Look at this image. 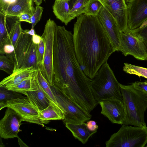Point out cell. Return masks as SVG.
I'll return each instance as SVG.
<instances>
[{
  "label": "cell",
  "instance_id": "d6a6232c",
  "mask_svg": "<svg viewBox=\"0 0 147 147\" xmlns=\"http://www.w3.org/2000/svg\"><path fill=\"white\" fill-rule=\"evenodd\" d=\"M35 8L34 13L30 19L32 28H33L40 20L43 11V7L40 6L36 5Z\"/></svg>",
  "mask_w": 147,
  "mask_h": 147
},
{
  "label": "cell",
  "instance_id": "5b68a950",
  "mask_svg": "<svg viewBox=\"0 0 147 147\" xmlns=\"http://www.w3.org/2000/svg\"><path fill=\"white\" fill-rule=\"evenodd\" d=\"M32 36L23 30L11 53L6 55L13 62V73L30 67L39 69L37 61V49L38 45L33 43Z\"/></svg>",
  "mask_w": 147,
  "mask_h": 147
},
{
  "label": "cell",
  "instance_id": "9c48e42d",
  "mask_svg": "<svg viewBox=\"0 0 147 147\" xmlns=\"http://www.w3.org/2000/svg\"><path fill=\"white\" fill-rule=\"evenodd\" d=\"M119 51L125 56L130 55L136 59L147 60V50L141 37L133 30L121 31Z\"/></svg>",
  "mask_w": 147,
  "mask_h": 147
},
{
  "label": "cell",
  "instance_id": "ee69618b",
  "mask_svg": "<svg viewBox=\"0 0 147 147\" xmlns=\"http://www.w3.org/2000/svg\"><path fill=\"white\" fill-rule=\"evenodd\" d=\"M146 147H147V145L146 146Z\"/></svg>",
  "mask_w": 147,
  "mask_h": 147
},
{
  "label": "cell",
  "instance_id": "4316f807",
  "mask_svg": "<svg viewBox=\"0 0 147 147\" xmlns=\"http://www.w3.org/2000/svg\"><path fill=\"white\" fill-rule=\"evenodd\" d=\"M90 0H77L70 9L71 16L74 19L85 12Z\"/></svg>",
  "mask_w": 147,
  "mask_h": 147
},
{
  "label": "cell",
  "instance_id": "d590c367",
  "mask_svg": "<svg viewBox=\"0 0 147 147\" xmlns=\"http://www.w3.org/2000/svg\"><path fill=\"white\" fill-rule=\"evenodd\" d=\"M86 125L89 131L96 133L98 128V126L95 121L93 120L88 121L86 123Z\"/></svg>",
  "mask_w": 147,
  "mask_h": 147
},
{
  "label": "cell",
  "instance_id": "cb8c5ba5",
  "mask_svg": "<svg viewBox=\"0 0 147 147\" xmlns=\"http://www.w3.org/2000/svg\"><path fill=\"white\" fill-rule=\"evenodd\" d=\"M21 94L15 91L8 90L5 87H0V110L6 107L7 101L13 99L25 97Z\"/></svg>",
  "mask_w": 147,
  "mask_h": 147
},
{
  "label": "cell",
  "instance_id": "e0dca14e",
  "mask_svg": "<svg viewBox=\"0 0 147 147\" xmlns=\"http://www.w3.org/2000/svg\"><path fill=\"white\" fill-rule=\"evenodd\" d=\"M38 71L32 67L18 70L3 79L0 83V87L7 88L16 85L24 80L33 75Z\"/></svg>",
  "mask_w": 147,
  "mask_h": 147
},
{
  "label": "cell",
  "instance_id": "ab89813d",
  "mask_svg": "<svg viewBox=\"0 0 147 147\" xmlns=\"http://www.w3.org/2000/svg\"><path fill=\"white\" fill-rule=\"evenodd\" d=\"M42 0H34V2H35L36 5L40 6L42 2ZM45 1V0H43Z\"/></svg>",
  "mask_w": 147,
  "mask_h": 147
},
{
  "label": "cell",
  "instance_id": "ba28073f",
  "mask_svg": "<svg viewBox=\"0 0 147 147\" xmlns=\"http://www.w3.org/2000/svg\"><path fill=\"white\" fill-rule=\"evenodd\" d=\"M57 25L49 18L45 25L41 38L45 43V51L41 73L51 86H53V44L55 32Z\"/></svg>",
  "mask_w": 147,
  "mask_h": 147
},
{
  "label": "cell",
  "instance_id": "b9f144b4",
  "mask_svg": "<svg viewBox=\"0 0 147 147\" xmlns=\"http://www.w3.org/2000/svg\"><path fill=\"white\" fill-rule=\"evenodd\" d=\"M134 0H125L126 2L127 3L131 2Z\"/></svg>",
  "mask_w": 147,
  "mask_h": 147
},
{
  "label": "cell",
  "instance_id": "d6986e66",
  "mask_svg": "<svg viewBox=\"0 0 147 147\" xmlns=\"http://www.w3.org/2000/svg\"><path fill=\"white\" fill-rule=\"evenodd\" d=\"M53 11L57 18L65 25L74 18L70 13V9L68 0H55L53 6Z\"/></svg>",
  "mask_w": 147,
  "mask_h": 147
},
{
  "label": "cell",
  "instance_id": "1f68e13d",
  "mask_svg": "<svg viewBox=\"0 0 147 147\" xmlns=\"http://www.w3.org/2000/svg\"><path fill=\"white\" fill-rule=\"evenodd\" d=\"M132 30L141 37L147 50V20L139 28Z\"/></svg>",
  "mask_w": 147,
  "mask_h": 147
},
{
  "label": "cell",
  "instance_id": "30bf717a",
  "mask_svg": "<svg viewBox=\"0 0 147 147\" xmlns=\"http://www.w3.org/2000/svg\"><path fill=\"white\" fill-rule=\"evenodd\" d=\"M6 107H10L18 113L23 121L44 126L39 119L40 111L27 97L18 98L7 101Z\"/></svg>",
  "mask_w": 147,
  "mask_h": 147
},
{
  "label": "cell",
  "instance_id": "ffe728a7",
  "mask_svg": "<svg viewBox=\"0 0 147 147\" xmlns=\"http://www.w3.org/2000/svg\"><path fill=\"white\" fill-rule=\"evenodd\" d=\"M65 125L74 137L83 144H86L89 138L96 133L89 131L84 122L78 123H66Z\"/></svg>",
  "mask_w": 147,
  "mask_h": 147
},
{
  "label": "cell",
  "instance_id": "74e56055",
  "mask_svg": "<svg viewBox=\"0 0 147 147\" xmlns=\"http://www.w3.org/2000/svg\"><path fill=\"white\" fill-rule=\"evenodd\" d=\"M32 40L34 43L36 44H38L42 39L41 36L37 34L32 36Z\"/></svg>",
  "mask_w": 147,
  "mask_h": 147
},
{
  "label": "cell",
  "instance_id": "e575fe53",
  "mask_svg": "<svg viewBox=\"0 0 147 147\" xmlns=\"http://www.w3.org/2000/svg\"><path fill=\"white\" fill-rule=\"evenodd\" d=\"M15 47L11 44H6L3 47L2 51L0 53L1 54L7 55L11 53L14 50Z\"/></svg>",
  "mask_w": 147,
  "mask_h": 147
},
{
  "label": "cell",
  "instance_id": "3957f363",
  "mask_svg": "<svg viewBox=\"0 0 147 147\" xmlns=\"http://www.w3.org/2000/svg\"><path fill=\"white\" fill-rule=\"evenodd\" d=\"M119 86L125 111L123 124L146 127L144 114L147 109V94L135 88L131 84Z\"/></svg>",
  "mask_w": 147,
  "mask_h": 147
},
{
  "label": "cell",
  "instance_id": "8fae6325",
  "mask_svg": "<svg viewBox=\"0 0 147 147\" xmlns=\"http://www.w3.org/2000/svg\"><path fill=\"white\" fill-rule=\"evenodd\" d=\"M4 115L0 121V136L4 139L18 138L22 117L11 108L7 107Z\"/></svg>",
  "mask_w": 147,
  "mask_h": 147
},
{
  "label": "cell",
  "instance_id": "7bdbcfd3",
  "mask_svg": "<svg viewBox=\"0 0 147 147\" xmlns=\"http://www.w3.org/2000/svg\"><path fill=\"white\" fill-rule=\"evenodd\" d=\"M69 1V2L70 1V0H68Z\"/></svg>",
  "mask_w": 147,
  "mask_h": 147
},
{
  "label": "cell",
  "instance_id": "f35d334b",
  "mask_svg": "<svg viewBox=\"0 0 147 147\" xmlns=\"http://www.w3.org/2000/svg\"><path fill=\"white\" fill-rule=\"evenodd\" d=\"M24 31L26 33L29 34L31 36H33L35 34V31L34 28H32L31 29L28 30V29L24 30Z\"/></svg>",
  "mask_w": 147,
  "mask_h": 147
},
{
  "label": "cell",
  "instance_id": "4dcf8cb0",
  "mask_svg": "<svg viewBox=\"0 0 147 147\" xmlns=\"http://www.w3.org/2000/svg\"><path fill=\"white\" fill-rule=\"evenodd\" d=\"M45 46L44 42L42 38L40 42L38 44L37 49V61L40 69H41L43 64Z\"/></svg>",
  "mask_w": 147,
  "mask_h": 147
},
{
  "label": "cell",
  "instance_id": "836d02e7",
  "mask_svg": "<svg viewBox=\"0 0 147 147\" xmlns=\"http://www.w3.org/2000/svg\"><path fill=\"white\" fill-rule=\"evenodd\" d=\"M135 88L147 94V81H136L132 84Z\"/></svg>",
  "mask_w": 147,
  "mask_h": 147
},
{
  "label": "cell",
  "instance_id": "9a60e30c",
  "mask_svg": "<svg viewBox=\"0 0 147 147\" xmlns=\"http://www.w3.org/2000/svg\"><path fill=\"white\" fill-rule=\"evenodd\" d=\"M34 0H0V12L7 16H18L22 13L31 16L35 8Z\"/></svg>",
  "mask_w": 147,
  "mask_h": 147
},
{
  "label": "cell",
  "instance_id": "83f0119b",
  "mask_svg": "<svg viewBox=\"0 0 147 147\" xmlns=\"http://www.w3.org/2000/svg\"><path fill=\"white\" fill-rule=\"evenodd\" d=\"M123 70L127 74L147 79V68L128 63H124Z\"/></svg>",
  "mask_w": 147,
  "mask_h": 147
},
{
  "label": "cell",
  "instance_id": "52a82bcc",
  "mask_svg": "<svg viewBox=\"0 0 147 147\" xmlns=\"http://www.w3.org/2000/svg\"><path fill=\"white\" fill-rule=\"evenodd\" d=\"M57 102L64 115L62 120L66 123H78L87 121L91 115L62 91L53 86H51Z\"/></svg>",
  "mask_w": 147,
  "mask_h": 147
},
{
  "label": "cell",
  "instance_id": "f546056e",
  "mask_svg": "<svg viewBox=\"0 0 147 147\" xmlns=\"http://www.w3.org/2000/svg\"><path fill=\"white\" fill-rule=\"evenodd\" d=\"M103 5L100 0H90L84 14L89 15H97Z\"/></svg>",
  "mask_w": 147,
  "mask_h": 147
},
{
  "label": "cell",
  "instance_id": "4fadbf2b",
  "mask_svg": "<svg viewBox=\"0 0 147 147\" xmlns=\"http://www.w3.org/2000/svg\"><path fill=\"white\" fill-rule=\"evenodd\" d=\"M101 113L113 123L123 124L125 117V111L123 101L112 98L100 102Z\"/></svg>",
  "mask_w": 147,
  "mask_h": 147
},
{
  "label": "cell",
  "instance_id": "7402d4cb",
  "mask_svg": "<svg viewBox=\"0 0 147 147\" xmlns=\"http://www.w3.org/2000/svg\"><path fill=\"white\" fill-rule=\"evenodd\" d=\"M37 71L32 76L24 80L19 84L6 89L26 95L27 92L36 90L38 88Z\"/></svg>",
  "mask_w": 147,
  "mask_h": 147
},
{
  "label": "cell",
  "instance_id": "8992f818",
  "mask_svg": "<svg viewBox=\"0 0 147 147\" xmlns=\"http://www.w3.org/2000/svg\"><path fill=\"white\" fill-rule=\"evenodd\" d=\"M105 144L107 147H144L147 144V127L122 124Z\"/></svg>",
  "mask_w": 147,
  "mask_h": 147
},
{
  "label": "cell",
  "instance_id": "60d3db41",
  "mask_svg": "<svg viewBox=\"0 0 147 147\" xmlns=\"http://www.w3.org/2000/svg\"><path fill=\"white\" fill-rule=\"evenodd\" d=\"M77 0H70L69 2L70 9L76 2Z\"/></svg>",
  "mask_w": 147,
  "mask_h": 147
},
{
  "label": "cell",
  "instance_id": "7a4b0ae2",
  "mask_svg": "<svg viewBox=\"0 0 147 147\" xmlns=\"http://www.w3.org/2000/svg\"><path fill=\"white\" fill-rule=\"evenodd\" d=\"M73 40L76 55L85 75L91 80L115 52L97 15L82 14L74 24Z\"/></svg>",
  "mask_w": 147,
  "mask_h": 147
},
{
  "label": "cell",
  "instance_id": "7c38bea8",
  "mask_svg": "<svg viewBox=\"0 0 147 147\" xmlns=\"http://www.w3.org/2000/svg\"><path fill=\"white\" fill-rule=\"evenodd\" d=\"M111 43L115 52L120 50L121 31L107 7L104 4L98 15Z\"/></svg>",
  "mask_w": 147,
  "mask_h": 147
},
{
  "label": "cell",
  "instance_id": "277c9868",
  "mask_svg": "<svg viewBox=\"0 0 147 147\" xmlns=\"http://www.w3.org/2000/svg\"><path fill=\"white\" fill-rule=\"evenodd\" d=\"M119 85L107 62L103 64L90 82L92 94L98 104L101 101L112 98L123 100Z\"/></svg>",
  "mask_w": 147,
  "mask_h": 147
},
{
  "label": "cell",
  "instance_id": "8d00e7d4",
  "mask_svg": "<svg viewBox=\"0 0 147 147\" xmlns=\"http://www.w3.org/2000/svg\"><path fill=\"white\" fill-rule=\"evenodd\" d=\"M31 16L27 13H22L19 15L17 17L20 22H25L31 24Z\"/></svg>",
  "mask_w": 147,
  "mask_h": 147
},
{
  "label": "cell",
  "instance_id": "f1b7e54d",
  "mask_svg": "<svg viewBox=\"0 0 147 147\" xmlns=\"http://www.w3.org/2000/svg\"><path fill=\"white\" fill-rule=\"evenodd\" d=\"M14 64L6 55L1 54L0 56V69L10 75L13 71Z\"/></svg>",
  "mask_w": 147,
  "mask_h": 147
},
{
  "label": "cell",
  "instance_id": "603a6c76",
  "mask_svg": "<svg viewBox=\"0 0 147 147\" xmlns=\"http://www.w3.org/2000/svg\"><path fill=\"white\" fill-rule=\"evenodd\" d=\"M7 21V16L0 12V52L7 41L11 26H9Z\"/></svg>",
  "mask_w": 147,
  "mask_h": 147
},
{
  "label": "cell",
  "instance_id": "5bb4252c",
  "mask_svg": "<svg viewBox=\"0 0 147 147\" xmlns=\"http://www.w3.org/2000/svg\"><path fill=\"white\" fill-rule=\"evenodd\" d=\"M127 5V30H133L147 20V0H134Z\"/></svg>",
  "mask_w": 147,
  "mask_h": 147
},
{
  "label": "cell",
  "instance_id": "44dd1931",
  "mask_svg": "<svg viewBox=\"0 0 147 147\" xmlns=\"http://www.w3.org/2000/svg\"><path fill=\"white\" fill-rule=\"evenodd\" d=\"M39 119L44 124L51 120H63L64 118L63 111L52 102L43 110L40 111Z\"/></svg>",
  "mask_w": 147,
  "mask_h": 147
},
{
  "label": "cell",
  "instance_id": "6da1fadb",
  "mask_svg": "<svg viewBox=\"0 0 147 147\" xmlns=\"http://www.w3.org/2000/svg\"><path fill=\"white\" fill-rule=\"evenodd\" d=\"M77 59L71 31L57 25L53 44V86L90 113L97 105L90 85L91 80L82 69Z\"/></svg>",
  "mask_w": 147,
  "mask_h": 147
},
{
  "label": "cell",
  "instance_id": "ac0fdd59",
  "mask_svg": "<svg viewBox=\"0 0 147 147\" xmlns=\"http://www.w3.org/2000/svg\"><path fill=\"white\" fill-rule=\"evenodd\" d=\"M38 89L27 92L26 96L30 102L40 111L47 107L52 102L43 90L38 80Z\"/></svg>",
  "mask_w": 147,
  "mask_h": 147
},
{
  "label": "cell",
  "instance_id": "d4e9b609",
  "mask_svg": "<svg viewBox=\"0 0 147 147\" xmlns=\"http://www.w3.org/2000/svg\"><path fill=\"white\" fill-rule=\"evenodd\" d=\"M23 30L21 26L20 22L18 17L13 22L9 34L8 40L5 44H11L15 47Z\"/></svg>",
  "mask_w": 147,
  "mask_h": 147
},
{
  "label": "cell",
  "instance_id": "484cf974",
  "mask_svg": "<svg viewBox=\"0 0 147 147\" xmlns=\"http://www.w3.org/2000/svg\"><path fill=\"white\" fill-rule=\"evenodd\" d=\"M37 78L40 85L51 101L61 109L57 102L52 90L51 85L44 78L40 69L38 71Z\"/></svg>",
  "mask_w": 147,
  "mask_h": 147
},
{
  "label": "cell",
  "instance_id": "2e32d148",
  "mask_svg": "<svg viewBox=\"0 0 147 147\" xmlns=\"http://www.w3.org/2000/svg\"><path fill=\"white\" fill-rule=\"evenodd\" d=\"M110 10L115 19L120 30H127V6L125 0H100Z\"/></svg>",
  "mask_w": 147,
  "mask_h": 147
}]
</instances>
